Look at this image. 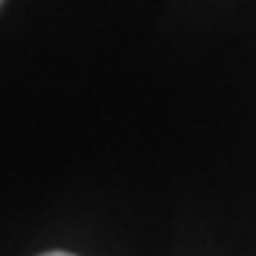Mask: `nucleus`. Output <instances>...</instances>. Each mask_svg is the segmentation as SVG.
Returning <instances> with one entry per match:
<instances>
[{"label":"nucleus","instance_id":"nucleus-1","mask_svg":"<svg viewBox=\"0 0 256 256\" xmlns=\"http://www.w3.org/2000/svg\"><path fill=\"white\" fill-rule=\"evenodd\" d=\"M42 256H74V254H66V251H50V254H42Z\"/></svg>","mask_w":256,"mask_h":256}]
</instances>
